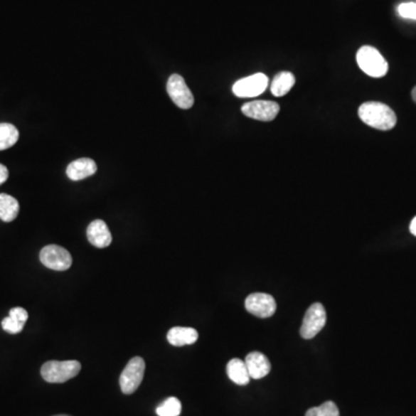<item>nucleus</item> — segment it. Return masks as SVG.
Segmentation results:
<instances>
[{"mask_svg": "<svg viewBox=\"0 0 416 416\" xmlns=\"http://www.w3.org/2000/svg\"><path fill=\"white\" fill-rule=\"evenodd\" d=\"M40 260L46 267L53 271H66L72 265L71 253L59 245H46L41 250Z\"/></svg>", "mask_w": 416, "mask_h": 416, "instance_id": "nucleus-6", "label": "nucleus"}, {"mask_svg": "<svg viewBox=\"0 0 416 416\" xmlns=\"http://www.w3.org/2000/svg\"><path fill=\"white\" fill-rule=\"evenodd\" d=\"M410 230L414 236H416V216L412 220V222H410Z\"/></svg>", "mask_w": 416, "mask_h": 416, "instance_id": "nucleus-25", "label": "nucleus"}, {"mask_svg": "<svg viewBox=\"0 0 416 416\" xmlns=\"http://www.w3.org/2000/svg\"><path fill=\"white\" fill-rule=\"evenodd\" d=\"M166 92L178 108L186 110L194 105L193 94L179 74H173L169 78L166 83Z\"/></svg>", "mask_w": 416, "mask_h": 416, "instance_id": "nucleus-8", "label": "nucleus"}, {"mask_svg": "<svg viewBox=\"0 0 416 416\" xmlns=\"http://www.w3.org/2000/svg\"><path fill=\"white\" fill-rule=\"evenodd\" d=\"M18 140V131L14 125L9 123L0 124V151L16 145Z\"/></svg>", "mask_w": 416, "mask_h": 416, "instance_id": "nucleus-18", "label": "nucleus"}, {"mask_svg": "<svg viewBox=\"0 0 416 416\" xmlns=\"http://www.w3.org/2000/svg\"><path fill=\"white\" fill-rule=\"evenodd\" d=\"M295 85V77L290 72H280L271 83V92L277 97L286 95Z\"/></svg>", "mask_w": 416, "mask_h": 416, "instance_id": "nucleus-16", "label": "nucleus"}, {"mask_svg": "<svg viewBox=\"0 0 416 416\" xmlns=\"http://www.w3.org/2000/svg\"><path fill=\"white\" fill-rule=\"evenodd\" d=\"M358 117L368 127L388 131L395 127L397 116L388 105L380 102H366L358 108Z\"/></svg>", "mask_w": 416, "mask_h": 416, "instance_id": "nucleus-1", "label": "nucleus"}, {"mask_svg": "<svg viewBox=\"0 0 416 416\" xmlns=\"http://www.w3.org/2000/svg\"><path fill=\"white\" fill-rule=\"evenodd\" d=\"M181 413H182V404L175 397L168 398L156 408V414L159 416H179Z\"/></svg>", "mask_w": 416, "mask_h": 416, "instance_id": "nucleus-19", "label": "nucleus"}, {"mask_svg": "<svg viewBox=\"0 0 416 416\" xmlns=\"http://www.w3.org/2000/svg\"><path fill=\"white\" fill-rule=\"evenodd\" d=\"M358 68L364 73L373 78H382L388 71V64L382 53L373 46H364L356 53Z\"/></svg>", "mask_w": 416, "mask_h": 416, "instance_id": "nucleus-3", "label": "nucleus"}, {"mask_svg": "<svg viewBox=\"0 0 416 416\" xmlns=\"http://www.w3.org/2000/svg\"><path fill=\"white\" fill-rule=\"evenodd\" d=\"M305 416H340L339 408L333 401H326L319 407H312Z\"/></svg>", "mask_w": 416, "mask_h": 416, "instance_id": "nucleus-20", "label": "nucleus"}, {"mask_svg": "<svg viewBox=\"0 0 416 416\" xmlns=\"http://www.w3.org/2000/svg\"><path fill=\"white\" fill-rule=\"evenodd\" d=\"M227 373L229 378L238 385H247L251 378L247 364L240 358H233L229 361L227 364Z\"/></svg>", "mask_w": 416, "mask_h": 416, "instance_id": "nucleus-15", "label": "nucleus"}, {"mask_svg": "<svg viewBox=\"0 0 416 416\" xmlns=\"http://www.w3.org/2000/svg\"><path fill=\"white\" fill-rule=\"evenodd\" d=\"M20 205L16 198L9 194H0V219L4 222H12L18 218Z\"/></svg>", "mask_w": 416, "mask_h": 416, "instance_id": "nucleus-17", "label": "nucleus"}, {"mask_svg": "<svg viewBox=\"0 0 416 416\" xmlns=\"http://www.w3.org/2000/svg\"><path fill=\"white\" fill-rule=\"evenodd\" d=\"M1 326H3L4 331H6L11 334H16V333H20L23 330L25 324L9 316V317L4 318L3 321H1Z\"/></svg>", "mask_w": 416, "mask_h": 416, "instance_id": "nucleus-21", "label": "nucleus"}, {"mask_svg": "<svg viewBox=\"0 0 416 416\" xmlns=\"http://www.w3.org/2000/svg\"><path fill=\"white\" fill-rule=\"evenodd\" d=\"M326 323V311L321 303H314L305 312L301 326V336L304 339H312L323 330Z\"/></svg>", "mask_w": 416, "mask_h": 416, "instance_id": "nucleus-5", "label": "nucleus"}, {"mask_svg": "<svg viewBox=\"0 0 416 416\" xmlns=\"http://www.w3.org/2000/svg\"><path fill=\"white\" fill-rule=\"evenodd\" d=\"M55 416H70V415H55Z\"/></svg>", "mask_w": 416, "mask_h": 416, "instance_id": "nucleus-27", "label": "nucleus"}, {"mask_svg": "<svg viewBox=\"0 0 416 416\" xmlns=\"http://www.w3.org/2000/svg\"><path fill=\"white\" fill-rule=\"evenodd\" d=\"M96 171H97V166L95 161L90 157H82L68 164L66 175L72 181H81L94 175Z\"/></svg>", "mask_w": 416, "mask_h": 416, "instance_id": "nucleus-13", "label": "nucleus"}, {"mask_svg": "<svg viewBox=\"0 0 416 416\" xmlns=\"http://www.w3.org/2000/svg\"><path fill=\"white\" fill-rule=\"evenodd\" d=\"M398 14L404 18H410V20H416V1H410V3L400 4L398 6Z\"/></svg>", "mask_w": 416, "mask_h": 416, "instance_id": "nucleus-22", "label": "nucleus"}, {"mask_svg": "<svg viewBox=\"0 0 416 416\" xmlns=\"http://www.w3.org/2000/svg\"><path fill=\"white\" fill-rule=\"evenodd\" d=\"M79 361H49L42 366L41 375L48 383H65L80 373Z\"/></svg>", "mask_w": 416, "mask_h": 416, "instance_id": "nucleus-2", "label": "nucleus"}, {"mask_svg": "<svg viewBox=\"0 0 416 416\" xmlns=\"http://www.w3.org/2000/svg\"><path fill=\"white\" fill-rule=\"evenodd\" d=\"M9 178V169L4 164H0V185L6 182Z\"/></svg>", "mask_w": 416, "mask_h": 416, "instance_id": "nucleus-24", "label": "nucleus"}, {"mask_svg": "<svg viewBox=\"0 0 416 416\" xmlns=\"http://www.w3.org/2000/svg\"><path fill=\"white\" fill-rule=\"evenodd\" d=\"M412 97H413V101L416 103V87H414L413 90H412Z\"/></svg>", "mask_w": 416, "mask_h": 416, "instance_id": "nucleus-26", "label": "nucleus"}, {"mask_svg": "<svg viewBox=\"0 0 416 416\" xmlns=\"http://www.w3.org/2000/svg\"><path fill=\"white\" fill-rule=\"evenodd\" d=\"M240 110L247 117L252 118V119L272 122L279 114L280 105H277V102L262 100V101L247 102Z\"/></svg>", "mask_w": 416, "mask_h": 416, "instance_id": "nucleus-9", "label": "nucleus"}, {"mask_svg": "<svg viewBox=\"0 0 416 416\" xmlns=\"http://www.w3.org/2000/svg\"><path fill=\"white\" fill-rule=\"evenodd\" d=\"M245 308L256 317L268 318L275 314L277 302L274 297L270 294L255 293L247 296Z\"/></svg>", "mask_w": 416, "mask_h": 416, "instance_id": "nucleus-10", "label": "nucleus"}, {"mask_svg": "<svg viewBox=\"0 0 416 416\" xmlns=\"http://www.w3.org/2000/svg\"><path fill=\"white\" fill-rule=\"evenodd\" d=\"M146 364L140 356L131 358L120 375L119 384L124 395H132L138 390L145 375Z\"/></svg>", "mask_w": 416, "mask_h": 416, "instance_id": "nucleus-4", "label": "nucleus"}, {"mask_svg": "<svg viewBox=\"0 0 416 416\" xmlns=\"http://www.w3.org/2000/svg\"><path fill=\"white\" fill-rule=\"evenodd\" d=\"M268 87V78L264 73H256L236 81L233 92L238 97H256L262 95Z\"/></svg>", "mask_w": 416, "mask_h": 416, "instance_id": "nucleus-7", "label": "nucleus"}, {"mask_svg": "<svg viewBox=\"0 0 416 416\" xmlns=\"http://www.w3.org/2000/svg\"><path fill=\"white\" fill-rule=\"evenodd\" d=\"M87 238L92 245L99 249L108 247L112 242V235L103 220L90 222L87 228Z\"/></svg>", "mask_w": 416, "mask_h": 416, "instance_id": "nucleus-11", "label": "nucleus"}, {"mask_svg": "<svg viewBox=\"0 0 416 416\" xmlns=\"http://www.w3.org/2000/svg\"><path fill=\"white\" fill-rule=\"evenodd\" d=\"M197 330L192 327L176 326L169 330L166 334V339L170 345L176 347H182L185 345H192L198 340Z\"/></svg>", "mask_w": 416, "mask_h": 416, "instance_id": "nucleus-14", "label": "nucleus"}, {"mask_svg": "<svg viewBox=\"0 0 416 416\" xmlns=\"http://www.w3.org/2000/svg\"><path fill=\"white\" fill-rule=\"evenodd\" d=\"M9 316H11V317L14 318L16 321H21V323L23 324H26V321H28L27 310H25L23 308H20V306L11 309V310H9Z\"/></svg>", "mask_w": 416, "mask_h": 416, "instance_id": "nucleus-23", "label": "nucleus"}, {"mask_svg": "<svg viewBox=\"0 0 416 416\" xmlns=\"http://www.w3.org/2000/svg\"><path fill=\"white\" fill-rule=\"evenodd\" d=\"M249 375L253 379H262L267 376L271 371V363L265 355L260 351H252L247 355L245 360Z\"/></svg>", "mask_w": 416, "mask_h": 416, "instance_id": "nucleus-12", "label": "nucleus"}]
</instances>
